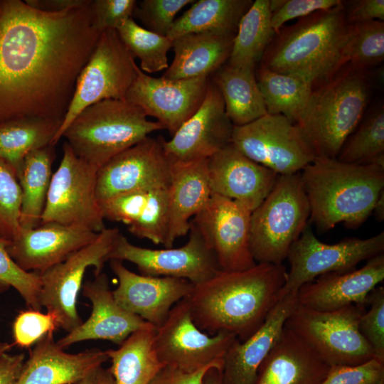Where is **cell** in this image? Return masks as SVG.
<instances>
[{
	"mask_svg": "<svg viewBox=\"0 0 384 384\" xmlns=\"http://www.w3.org/2000/svg\"><path fill=\"white\" fill-rule=\"evenodd\" d=\"M100 35L90 4L48 13L25 1L0 0V123L63 122Z\"/></svg>",
	"mask_w": 384,
	"mask_h": 384,
	"instance_id": "obj_1",
	"label": "cell"
},
{
	"mask_svg": "<svg viewBox=\"0 0 384 384\" xmlns=\"http://www.w3.org/2000/svg\"><path fill=\"white\" fill-rule=\"evenodd\" d=\"M287 271L282 265L257 263L240 271H219L193 285L186 297L195 324L203 332L233 334L240 341L263 324L277 302Z\"/></svg>",
	"mask_w": 384,
	"mask_h": 384,
	"instance_id": "obj_2",
	"label": "cell"
},
{
	"mask_svg": "<svg viewBox=\"0 0 384 384\" xmlns=\"http://www.w3.org/2000/svg\"><path fill=\"white\" fill-rule=\"evenodd\" d=\"M349 34L342 1L282 27L265 50L261 66L297 76L316 87L348 63Z\"/></svg>",
	"mask_w": 384,
	"mask_h": 384,
	"instance_id": "obj_3",
	"label": "cell"
},
{
	"mask_svg": "<svg viewBox=\"0 0 384 384\" xmlns=\"http://www.w3.org/2000/svg\"><path fill=\"white\" fill-rule=\"evenodd\" d=\"M299 172L309 207V223L321 232L343 223L362 225L373 213L384 190V166L349 164L337 158L316 157Z\"/></svg>",
	"mask_w": 384,
	"mask_h": 384,
	"instance_id": "obj_4",
	"label": "cell"
},
{
	"mask_svg": "<svg viewBox=\"0 0 384 384\" xmlns=\"http://www.w3.org/2000/svg\"><path fill=\"white\" fill-rule=\"evenodd\" d=\"M370 90L365 70L349 63L313 88L295 124L316 157L337 158L361 121Z\"/></svg>",
	"mask_w": 384,
	"mask_h": 384,
	"instance_id": "obj_5",
	"label": "cell"
},
{
	"mask_svg": "<svg viewBox=\"0 0 384 384\" xmlns=\"http://www.w3.org/2000/svg\"><path fill=\"white\" fill-rule=\"evenodd\" d=\"M161 129L164 127L149 120L139 107L127 100L109 99L82 110L62 137L78 157L99 169L117 154Z\"/></svg>",
	"mask_w": 384,
	"mask_h": 384,
	"instance_id": "obj_6",
	"label": "cell"
},
{
	"mask_svg": "<svg viewBox=\"0 0 384 384\" xmlns=\"http://www.w3.org/2000/svg\"><path fill=\"white\" fill-rule=\"evenodd\" d=\"M309 217L299 173L279 175L270 193L251 213L250 245L256 263L282 264Z\"/></svg>",
	"mask_w": 384,
	"mask_h": 384,
	"instance_id": "obj_7",
	"label": "cell"
},
{
	"mask_svg": "<svg viewBox=\"0 0 384 384\" xmlns=\"http://www.w3.org/2000/svg\"><path fill=\"white\" fill-rule=\"evenodd\" d=\"M364 306L351 304L319 311L297 304L284 326L331 366H354L375 358L359 329Z\"/></svg>",
	"mask_w": 384,
	"mask_h": 384,
	"instance_id": "obj_8",
	"label": "cell"
},
{
	"mask_svg": "<svg viewBox=\"0 0 384 384\" xmlns=\"http://www.w3.org/2000/svg\"><path fill=\"white\" fill-rule=\"evenodd\" d=\"M137 67L116 30L101 33L77 79L68 112L52 145L55 146L71 122L87 107L105 100H125L136 78Z\"/></svg>",
	"mask_w": 384,
	"mask_h": 384,
	"instance_id": "obj_9",
	"label": "cell"
},
{
	"mask_svg": "<svg viewBox=\"0 0 384 384\" xmlns=\"http://www.w3.org/2000/svg\"><path fill=\"white\" fill-rule=\"evenodd\" d=\"M97 170L78 157L65 142L60 164L52 176L41 224L77 225L97 233L105 230L96 194Z\"/></svg>",
	"mask_w": 384,
	"mask_h": 384,
	"instance_id": "obj_10",
	"label": "cell"
},
{
	"mask_svg": "<svg viewBox=\"0 0 384 384\" xmlns=\"http://www.w3.org/2000/svg\"><path fill=\"white\" fill-rule=\"evenodd\" d=\"M383 250V231L366 239L350 238L327 244L316 237L309 222L289 248L287 259L290 270L279 298L296 294L302 286L323 274L353 270L359 262Z\"/></svg>",
	"mask_w": 384,
	"mask_h": 384,
	"instance_id": "obj_11",
	"label": "cell"
},
{
	"mask_svg": "<svg viewBox=\"0 0 384 384\" xmlns=\"http://www.w3.org/2000/svg\"><path fill=\"white\" fill-rule=\"evenodd\" d=\"M118 228H105L92 243L78 250L62 262L39 273L40 303L56 317L59 327L70 332L82 324L77 309L78 297L86 270L94 267L95 276L102 272Z\"/></svg>",
	"mask_w": 384,
	"mask_h": 384,
	"instance_id": "obj_12",
	"label": "cell"
},
{
	"mask_svg": "<svg viewBox=\"0 0 384 384\" xmlns=\"http://www.w3.org/2000/svg\"><path fill=\"white\" fill-rule=\"evenodd\" d=\"M231 143L256 163L278 175L299 173L316 157L296 124L282 114H270L234 126Z\"/></svg>",
	"mask_w": 384,
	"mask_h": 384,
	"instance_id": "obj_13",
	"label": "cell"
},
{
	"mask_svg": "<svg viewBox=\"0 0 384 384\" xmlns=\"http://www.w3.org/2000/svg\"><path fill=\"white\" fill-rule=\"evenodd\" d=\"M233 334L214 335L202 331L193 322L186 298L177 302L155 332V347L165 365L185 373L210 366L223 368V358L236 339Z\"/></svg>",
	"mask_w": 384,
	"mask_h": 384,
	"instance_id": "obj_14",
	"label": "cell"
},
{
	"mask_svg": "<svg viewBox=\"0 0 384 384\" xmlns=\"http://www.w3.org/2000/svg\"><path fill=\"white\" fill-rule=\"evenodd\" d=\"M189 238L179 247L151 249L132 244L119 233L107 261H128L137 265L141 274L185 279L193 284L208 280L220 271L216 258L198 229L191 223Z\"/></svg>",
	"mask_w": 384,
	"mask_h": 384,
	"instance_id": "obj_15",
	"label": "cell"
},
{
	"mask_svg": "<svg viewBox=\"0 0 384 384\" xmlns=\"http://www.w3.org/2000/svg\"><path fill=\"white\" fill-rule=\"evenodd\" d=\"M251 213L241 203L211 193L206 206L191 221L221 271H240L257 264L250 245Z\"/></svg>",
	"mask_w": 384,
	"mask_h": 384,
	"instance_id": "obj_16",
	"label": "cell"
},
{
	"mask_svg": "<svg viewBox=\"0 0 384 384\" xmlns=\"http://www.w3.org/2000/svg\"><path fill=\"white\" fill-rule=\"evenodd\" d=\"M163 140L149 136L100 166L96 184L98 201L136 191L168 188L171 161Z\"/></svg>",
	"mask_w": 384,
	"mask_h": 384,
	"instance_id": "obj_17",
	"label": "cell"
},
{
	"mask_svg": "<svg viewBox=\"0 0 384 384\" xmlns=\"http://www.w3.org/2000/svg\"><path fill=\"white\" fill-rule=\"evenodd\" d=\"M209 83L208 77L170 80L156 78L137 67V75L125 100L157 119L171 136L201 105Z\"/></svg>",
	"mask_w": 384,
	"mask_h": 384,
	"instance_id": "obj_18",
	"label": "cell"
},
{
	"mask_svg": "<svg viewBox=\"0 0 384 384\" xmlns=\"http://www.w3.org/2000/svg\"><path fill=\"white\" fill-rule=\"evenodd\" d=\"M233 129L219 90L209 82L200 107L169 141L163 140L164 149L177 160L208 159L231 143Z\"/></svg>",
	"mask_w": 384,
	"mask_h": 384,
	"instance_id": "obj_19",
	"label": "cell"
},
{
	"mask_svg": "<svg viewBox=\"0 0 384 384\" xmlns=\"http://www.w3.org/2000/svg\"><path fill=\"white\" fill-rule=\"evenodd\" d=\"M110 266L118 279V286L112 291L117 302L156 329L163 324L172 307L191 293L194 285L181 278L137 274L120 260H110Z\"/></svg>",
	"mask_w": 384,
	"mask_h": 384,
	"instance_id": "obj_20",
	"label": "cell"
},
{
	"mask_svg": "<svg viewBox=\"0 0 384 384\" xmlns=\"http://www.w3.org/2000/svg\"><path fill=\"white\" fill-rule=\"evenodd\" d=\"M99 233L77 225L42 223L31 229L20 228L10 240L7 251L23 270L41 273L92 243Z\"/></svg>",
	"mask_w": 384,
	"mask_h": 384,
	"instance_id": "obj_21",
	"label": "cell"
},
{
	"mask_svg": "<svg viewBox=\"0 0 384 384\" xmlns=\"http://www.w3.org/2000/svg\"><path fill=\"white\" fill-rule=\"evenodd\" d=\"M208 176L212 193L235 201L252 212L270 193L279 175L230 143L208 159Z\"/></svg>",
	"mask_w": 384,
	"mask_h": 384,
	"instance_id": "obj_22",
	"label": "cell"
},
{
	"mask_svg": "<svg viewBox=\"0 0 384 384\" xmlns=\"http://www.w3.org/2000/svg\"><path fill=\"white\" fill-rule=\"evenodd\" d=\"M82 289L84 297L92 303V313L85 321L57 341L63 349L90 340H105L120 346L134 331L156 329L117 302L105 273L86 281Z\"/></svg>",
	"mask_w": 384,
	"mask_h": 384,
	"instance_id": "obj_23",
	"label": "cell"
},
{
	"mask_svg": "<svg viewBox=\"0 0 384 384\" xmlns=\"http://www.w3.org/2000/svg\"><path fill=\"white\" fill-rule=\"evenodd\" d=\"M384 279V254H378L358 270L331 272L302 286L297 304L319 311H330L357 304L365 306L370 292Z\"/></svg>",
	"mask_w": 384,
	"mask_h": 384,
	"instance_id": "obj_24",
	"label": "cell"
},
{
	"mask_svg": "<svg viewBox=\"0 0 384 384\" xmlns=\"http://www.w3.org/2000/svg\"><path fill=\"white\" fill-rule=\"evenodd\" d=\"M53 333L30 350L14 384H78L109 360L106 351L99 348L67 353L55 341Z\"/></svg>",
	"mask_w": 384,
	"mask_h": 384,
	"instance_id": "obj_25",
	"label": "cell"
},
{
	"mask_svg": "<svg viewBox=\"0 0 384 384\" xmlns=\"http://www.w3.org/2000/svg\"><path fill=\"white\" fill-rule=\"evenodd\" d=\"M297 304V293L279 297L257 331L245 341H234L223 358V384L255 383L261 363Z\"/></svg>",
	"mask_w": 384,
	"mask_h": 384,
	"instance_id": "obj_26",
	"label": "cell"
},
{
	"mask_svg": "<svg viewBox=\"0 0 384 384\" xmlns=\"http://www.w3.org/2000/svg\"><path fill=\"white\" fill-rule=\"evenodd\" d=\"M169 158L171 172L165 247H172L178 238L189 232L191 219L206 206L212 193L208 176V159L181 161Z\"/></svg>",
	"mask_w": 384,
	"mask_h": 384,
	"instance_id": "obj_27",
	"label": "cell"
},
{
	"mask_svg": "<svg viewBox=\"0 0 384 384\" xmlns=\"http://www.w3.org/2000/svg\"><path fill=\"white\" fill-rule=\"evenodd\" d=\"M98 202L104 219L123 223L136 237L164 245L168 225V188L122 193Z\"/></svg>",
	"mask_w": 384,
	"mask_h": 384,
	"instance_id": "obj_28",
	"label": "cell"
},
{
	"mask_svg": "<svg viewBox=\"0 0 384 384\" xmlns=\"http://www.w3.org/2000/svg\"><path fill=\"white\" fill-rule=\"evenodd\" d=\"M329 368L306 343L284 326L261 363L255 384H320Z\"/></svg>",
	"mask_w": 384,
	"mask_h": 384,
	"instance_id": "obj_29",
	"label": "cell"
},
{
	"mask_svg": "<svg viewBox=\"0 0 384 384\" xmlns=\"http://www.w3.org/2000/svg\"><path fill=\"white\" fill-rule=\"evenodd\" d=\"M235 35L193 33L172 41L174 57L162 77L170 80L208 77L229 59Z\"/></svg>",
	"mask_w": 384,
	"mask_h": 384,
	"instance_id": "obj_30",
	"label": "cell"
},
{
	"mask_svg": "<svg viewBox=\"0 0 384 384\" xmlns=\"http://www.w3.org/2000/svg\"><path fill=\"white\" fill-rule=\"evenodd\" d=\"M213 83L220 91L234 126L247 124L267 114L255 68L228 64L215 73Z\"/></svg>",
	"mask_w": 384,
	"mask_h": 384,
	"instance_id": "obj_31",
	"label": "cell"
},
{
	"mask_svg": "<svg viewBox=\"0 0 384 384\" xmlns=\"http://www.w3.org/2000/svg\"><path fill=\"white\" fill-rule=\"evenodd\" d=\"M156 329L134 331L117 349L105 351L116 384H149L165 366L156 351Z\"/></svg>",
	"mask_w": 384,
	"mask_h": 384,
	"instance_id": "obj_32",
	"label": "cell"
},
{
	"mask_svg": "<svg viewBox=\"0 0 384 384\" xmlns=\"http://www.w3.org/2000/svg\"><path fill=\"white\" fill-rule=\"evenodd\" d=\"M250 0H198L175 19L167 37L171 41L193 33L235 35L240 18L251 6Z\"/></svg>",
	"mask_w": 384,
	"mask_h": 384,
	"instance_id": "obj_33",
	"label": "cell"
},
{
	"mask_svg": "<svg viewBox=\"0 0 384 384\" xmlns=\"http://www.w3.org/2000/svg\"><path fill=\"white\" fill-rule=\"evenodd\" d=\"M62 122L21 117L0 123V159L9 164L17 178L30 152L52 145Z\"/></svg>",
	"mask_w": 384,
	"mask_h": 384,
	"instance_id": "obj_34",
	"label": "cell"
},
{
	"mask_svg": "<svg viewBox=\"0 0 384 384\" xmlns=\"http://www.w3.org/2000/svg\"><path fill=\"white\" fill-rule=\"evenodd\" d=\"M54 146L33 151L23 160L18 177L22 193L20 228L31 229L41 225L53 176Z\"/></svg>",
	"mask_w": 384,
	"mask_h": 384,
	"instance_id": "obj_35",
	"label": "cell"
},
{
	"mask_svg": "<svg viewBox=\"0 0 384 384\" xmlns=\"http://www.w3.org/2000/svg\"><path fill=\"white\" fill-rule=\"evenodd\" d=\"M274 36L270 0L255 1L240 20L228 64L255 68Z\"/></svg>",
	"mask_w": 384,
	"mask_h": 384,
	"instance_id": "obj_36",
	"label": "cell"
},
{
	"mask_svg": "<svg viewBox=\"0 0 384 384\" xmlns=\"http://www.w3.org/2000/svg\"><path fill=\"white\" fill-rule=\"evenodd\" d=\"M257 81L267 114H282L295 124L308 102L313 86L297 76L262 66Z\"/></svg>",
	"mask_w": 384,
	"mask_h": 384,
	"instance_id": "obj_37",
	"label": "cell"
},
{
	"mask_svg": "<svg viewBox=\"0 0 384 384\" xmlns=\"http://www.w3.org/2000/svg\"><path fill=\"white\" fill-rule=\"evenodd\" d=\"M116 31L132 57L139 59V68L144 73H154L168 68L167 53L172 48V41L167 36L142 27L132 18Z\"/></svg>",
	"mask_w": 384,
	"mask_h": 384,
	"instance_id": "obj_38",
	"label": "cell"
},
{
	"mask_svg": "<svg viewBox=\"0 0 384 384\" xmlns=\"http://www.w3.org/2000/svg\"><path fill=\"white\" fill-rule=\"evenodd\" d=\"M384 155V110L381 106L373 112L351 134L337 159L349 164L375 163Z\"/></svg>",
	"mask_w": 384,
	"mask_h": 384,
	"instance_id": "obj_39",
	"label": "cell"
},
{
	"mask_svg": "<svg viewBox=\"0 0 384 384\" xmlns=\"http://www.w3.org/2000/svg\"><path fill=\"white\" fill-rule=\"evenodd\" d=\"M348 63L363 70L384 59V23L373 20L350 24Z\"/></svg>",
	"mask_w": 384,
	"mask_h": 384,
	"instance_id": "obj_40",
	"label": "cell"
},
{
	"mask_svg": "<svg viewBox=\"0 0 384 384\" xmlns=\"http://www.w3.org/2000/svg\"><path fill=\"white\" fill-rule=\"evenodd\" d=\"M10 240L0 238V293L14 288L30 309L41 311V279L38 272H26L7 251Z\"/></svg>",
	"mask_w": 384,
	"mask_h": 384,
	"instance_id": "obj_41",
	"label": "cell"
},
{
	"mask_svg": "<svg viewBox=\"0 0 384 384\" xmlns=\"http://www.w3.org/2000/svg\"><path fill=\"white\" fill-rule=\"evenodd\" d=\"M21 201L16 173L0 159V238L11 240L18 233Z\"/></svg>",
	"mask_w": 384,
	"mask_h": 384,
	"instance_id": "obj_42",
	"label": "cell"
},
{
	"mask_svg": "<svg viewBox=\"0 0 384 384\" xmlns=\"http://www.w3.org/2000/svg\"><path fill=\"white\" fill-rule=\"evenodd\" d=\"M193 0H142L137 1L132 16L139 19L146 29L166 36L177 13Z\"/></svg>",
	"mask_w": 384,
	"mask_h": 384,
	"instance_id": "obj_43",
	"label": "cell"
},
{
	"mask_svg": "<svg viewBox=\"0 0 384 384\" xmlns=\"http://www.w3.org/2000/svg\"><path fill=\"white\" fill-rule=\"evenodd\" d=\"M58 328V320L51 313L43 314L33 309L21 311L13 323V345L29 348L48 333L55 332Z\"/></svg>",
	"mask_w": 384,
	"mask_h": 384,
	"instance_id": "obj_44",
	"label": "cell"
},
{
	"mask_svg": "<svg viewBox=\"0 0 384 384\" xmlns=\"http://www.w3.org/2000/svg\"><path fill=\"white\" fill-rule=\"evenodd\" d=\"M369 310L363 312L359 329L373 348L375 358L384 362V287H375L368 294Z\"/></svg>",
	"mask_w": 384,
	"mask_h": 384,
	"instance_id": "obj_45",
	"label": "cell"
},
{
	"mask_svg": "<svg viewBox=\"0 0 384 384\" xmlns=\"http://www.w3.org/2000/svg\"><path fill=\"white\" fill-rule=\"evenodd\" d=\"M320 384H384V362L373 358L358 365L331 366Z\"/></svg>",
	"mask_w": 384,
	"mask_h": 384,
	"instance_id": "obj_46",
	"label": "cell"
},
{
	"mask_svg": "<svg viewBox=\"0 0 384 384\" xmlns=\"http://www.w3.org/2000/svg\"><path fill=\"white\" fill-rule=\"evenodd\" d=\"M137 3L135 0H91L92 27L100 33L106 30H117L132 18Z\"/></svg>",
	"mask_w": 384,
	"mask_h": 384,
	"instance_id": "obj_47",
	"label": "cell"
},
{
	"mask_svg": "<svg viewBox=\"0 0 384 384\" xmlns=\"http://www.w3.org/2000/svg\"><path fill=\"white\" fill-rule=\"evenodd\" d=\"M342 3L339 0H271L272 27L278 33L283 25L295 18H302L318 11L327 10Z\"/></svg>",
	"mask_w": 384,
	"mask_h": 384,
	"instance_id": "obj_48",
	"label": "cell"
},
{
	"mask_svg": "<svg viewBox=\"0 0 384 384\" xmlns=\"http://www.w3.org/2000/svg\"><path fill=\"white\" fill-rule=\"evenodd\" d=\"M345 17L348 24L360 23L366 21L384 20L383 0H357L344 6Z\"/></svg>",
	"mask_w": 384,
	"mask_h": 384,
	"instance_id": "obj_49",
	"label": "cell"
},
{
	"mask_svg": "<svg viewBox=\"0 0 384 384\" xmlns=\"http://www.w3.org/2000/svg\"><path fill=\"white\" fill-rule=\"evenodd\" d=\"M213 366H210L194 373H185L174 367L165 366L149 384H202L206 372Z\"/></svg>",
	"mask_w": 384,
	"mask_h": 384,
	"instance_id": "obj_50",
	"label": "cell"
},
{
	"mask_svg": "<svg viewBox=\"0 0 384 384\" xmlns=\"http://www.w3.org/2000/svg\"><path fill=\"white\" fill-rule=\"evenodd\" d=\"M25 355L4 353L0 357V384H14L25 362Z\"/></svg>",
	"mask_w": 384,
	"mask_h": 384,
	"instance_id": "obj_51",
	"label": "cell"
},
{
	"mask_svg": "<svg viewBox=\"0 0 384 384\" xmlns=\"http://www.w3.org/2000/svg\"><path fill=\"white\" fill-rule=\"evenodd\" d=\"M91 0H26L30 6L41 11L58 13L70 9L85 6Z\"/></svg>",
	"mask_w": 384,
	"mask_h": 384,
	"instance_id": "obj_52",
	"label": "cell"
},
{
	"mask_svg": "<svg viewBox=\"0 0 384 384\" xmlns=\"http://www.w3.org/2000/svg\"><path fill=\"white\" fill-rule=\"evenodd\" d=\"M78 384H116V383L109 368L100 366Z\"/></svg>",
	"mask_w": 384,
	"mask_h": 384,
	"instance_id": "obj_53",
	"label": "cell"
},
{
	"mask_svg": "<svg viewBox=\"0 0 384 384\" xmlns=\"http://www.w3.org/2000/svg\"><path fill=\"white\" fill-rule=\"evenodd\" d=\"M202 384H223L222 368L217 366L210 368L203 378Z\"/></svg>",
	"mask_w": 384,
	"mask_h": 384,
	"instance_id": "obj_54",
	"label": "cell"
},
{
	"mask_svg": "<svg viewBox=\"0 0 384 384\" xmlns=\"http://www.w3.org/2000/svg\"><path fill=\"white\" fill-rule=\"evenodd\" d=\"M373 213L378 222L384 220V190L380 193L375 203Z\"/></svg>",
	"mask_w": 384,
	"mask_h": 384,
	"instance_id": "obj_55",
	"label": "cell"
},
{
	"mask_svg": "<svg viewBox=\"0 0 384 384\" xmlns=\"http://www.w3.org/2000/svg\"><path fill=\"white\" fill-rule=\"evenodd\" d=\"M13 346V344L0 341V357L7 353Z\"/></svg>",
	"mask_w": 384,
	"mask_h": 384,
	"instance_id": "obj_56",
	"label": "cell"
}]
</instances>
